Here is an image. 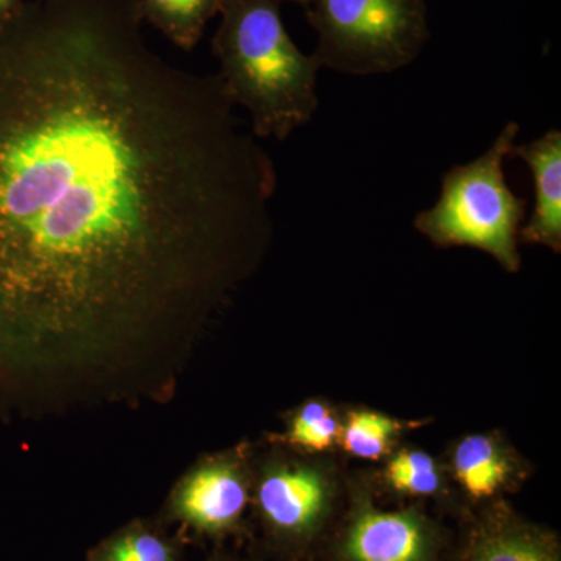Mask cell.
<instances>
[{
  "instance_id": "6da1fadb",
  "label": "cell",
  "mask_w": 561,
  "mask_h": 561,
  "mask_svg": "<svg viewBox=\"0 0 561 561\" xmlns=\"http://www.w3.org/2000/svg\"><path fill=\"white\" fill-rule=\"evenodd\" d=\"M142 24L135 0H24L0 24V371L181 337L271 236V154Z\"/></svg>"
},
{
  "instance_id": "7a4b0ae2",
  "label": "cell",
  "mask_w": 561,
  "mask_h": 561,
  "mask_svg": "<svg viewBox=\"0 0 561 561\" xmlns=\"http://www.w3.org/2000/svg\"><path fill=\"white\" fill-rule=\"evenodd\" d=\"M213 38L225 94L257 139L286 140L319 110L321 70L290 38L275 0H230Z\"/></svg>"
},
{
  "instance_id": "3957f363",
  "label": "cell",
  "mask_w": 561,
  "mask_h": 561,
  "mask_svg": "<svg viewBox=\"0 0 561 561\" xmlns=\"http://www.w3.org/2000/svg\"><path fill=\"white\" fill-rule=\"evenodd\" d=\"M518 135L519 124L511 121L485 153L449 169L438 202L416 214V230L437 245L486 251L505 271H518V234L527 203L511 190L504 171Z\"/></svg>"
},
{
  "instance_id": "277c9868",
  "label": "cell",
  "mask_w": 561,
  "mask_h": 561,
  "mask_svg": "<svg viewBox=\"0 0 561 561\" xmlns=\"http://www.w3.org/2000/svg\"><path fill=\"white\" fill-rule=\"evenodd\" d=\"M321 69L368 77L408 68L431 39L426 0H308Z\"/></svg>"
},
{
  "instance_id": "5b68a950",
  "label": "cell",
  "mask_w": 561,
  "mask_h": 561,
  "mask_svg": "<svg viewBox=\"0 0 561 561\" xmlns=\"http://www.w3.org/2000/svg\"><path fill=\"white\" fill-rule=\"evenodd\" d=\"M343 552L350 561H427L431 537L413 513L368 508L351 524Z\"/></svg>"
},
{
  "instance_id": "8992f818",
  "label": "cell",
  "mask_w": 561,
  "mask_h": 561,
  "mask_svg": "<svg viewBox=\"0 0 561 561\" xmlns=\"http://www.w3.org/2000/svg\"><path fill=\"white\" fill-rule=\"evenodd\" d=\"M245 505L241 476L228 465H208L180 486L173 511L194 529L220 534L239 522Z\"/></svg>"
},
{
  "instance_id": "52a82bcc",
  "label": "cell",
  "mask_w": 561,
  "mask_h": 561,
  "mask_svg": "<svg viewBox=\"0 0 561 561\" xmlns=\"http://www.w3.org/2000/svg\"><path fill=\"white\" fill-rule=\"evenodd\" d=\"M529 168L535 184V206L529 224L522 230L523 241L561 247V131L551 128L540 138L513 147Z\"/></svg>"
},
{
  "instance_id": "ba28073f",
  "label": "cell",
  "mask_w": 561,
  "mask_h": 561,
  "mask_svg": "<svg viewBox=\"0 0 561 561\" xmlns=\"http://www.w3.org/2000/svg\"><path fill=\"white\" fill-rule=\"evenodd\" d=\"M260 505L265 519L284 534L313 529L327 507V486L317 472L279 470L264 479Z\"/></svg>"
},
{
  "instance_id": "9c48e42d",
  "label": "cell",
  "mask_w": 561,
  "mask_h": 561,
  "mask_svg": "<svg viewBox=\"0 0 561 561\" xmlns=\"http://www.w3.org/2000/svg\"><path fill=\"white\" fill-rule=\"evenodd\" d=\"M140 20L183 50H192L230 0H135Z\"/></svg>"
},
{
  "instance_id": "30bf717a",
  "label": "cell",
  "mask_w": 561,
  "mask_h": 561,
  "mask_svg": "<svg viewBox=\"0 0 561 561\" xmlns=\"http://www.w3.org/2000/svg\"><path fill=\"white\" fill-rule=\"evenodd\" d=\"M456 474L472 497L491 496L507 476V463L494 443L482 435L465 438L456 451Z\"/></svg>"
},
{
  "instance_id": "8fae6325",
  "label": "cell",
  "mask_w": 561,
  "mask_h": 561,
  "mask_svg": "<svg viewBox=\"0 0 561 561\" xmlns=\"http://www.w3.org/2000/svg\"><path fill=\"white\" fill-rule=\"evenodd\" d=\"M470 561H559L551 546L526 531L486 535L472 549Z\"/></svg>"
},
{
  "instance_id": "7c38bea8",
  "label": "cell",
  "mask_w": 561,
  "mask_h": 561,
  "mask_svg": "<svg viewBox=\"0 0 561 561\" xmlns=\"http://www.w3.org/2000/svg\"><path fill=\"white\" fill-rule=\"evenodd\" d=\"M398 430L397 421L371 412L351 413L343 431L346 451L362 459L376 460L389 448L391 435Z\"/></svg>"
},
{
  "instance_id": "4fadbf2b",
  "label": "cell",
  "mask_w": 561,
  "mask_h": 561,
  "mask_svg": "<svg viewBox=\"0 0 561 561\" xmlns=\"http://www.w3.org/2000/svg\"><path fill=\"white\" fill-rule=\"evenodd\" d=\"M94 561H173V549L149 530H130L102 546Z\"/></svg>"
},
{
  "instance_id": "5bb4252c",
  "label": "cell",
  "mask_w": 561,
  "mask_h": 561,
  "mask_svg": "<svg viewBox=\"0 0 561 561\" xmlns=\"http://www.w3.org/2000/svg\"><path fill=\"white\" fill-rule=\"evenodd\" d=\"M394 489L411 494H432L440 486L437 468L427 454L401 453L390 461L387 470Z\"/></svg>"
},
{
  "instance_id": "9a60e30c",
  "label": "cell",
  "mask_w": 561,
  "mask_h": 561,
  "mask_svg": "<svg viewBox=\"0 0 561 561\" xmlns=\"http://www.w3.org/2000/svg\"><path fill=\"white\" fill-rule=\"evenodd\" d=\"M339 435V423L331 412L319 402L305 405L294 420L290 442L312 451L330 448Z\"/></svg>"
},
{
  "instance_id": "2e32d148",
  "label": "cell",
  "mask_w": 561,
  "mask_h": 561,
  "mask_svg": "<svg viewBox=\"0 0 561 561\" xmlns=\"http://www.w3.org/2000/svg\"><path fill=\"white\" fill-rule=\"evenodd\" d=\"M24 3V0H0V24L13 16L20 7Z\"/></svg>"
},
{
  "instance_id": "e0dca14e",
  "label": "cell",
  "mask_w": 561,
  "mask_h": 561,
  "mask_svg": "<svg viewBox=\"0 0 561 561\" xmlns=\"http://www.w3.org/2000/svg\"><path fill=\"white\" fill-rule=\"evenodd\" d=\"M276 3L283 5V3H298V5L305 7L308 0H275Z\"/></svg>"
}]
</instances>
